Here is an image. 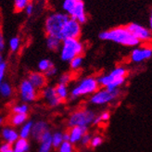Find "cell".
Segmentation results:
<instances>
[{
	"mask_svg": "<svg viewBox=\"0 0 152 152\" xmlns=\"http://www.w3.org/2000/svg\"><path fill=\"white\" fill-rule=\"evenodd\" d=\"M99 39L102 41L112 42L128 48H134L139 45V42L132 35L127 26H119L104 31L99 34Z\"/></svg>",
	"mask_w": 152,
	"mask_h": 152,
	"instance_id": "1",
	"label": "cell"
},
{
	"mask_svg": "<svg viewBox=\"0 0 152 152\" xmlns=\"http://www.w3.org/2000/svg\"><path fill=\"white\" fill-rule=\"evenodd\" d=\"M19 95L20 100L23 103H32L38 97L37 89L32 85L28 79L22 80L19 86Z\"/></svg>",
	"mask_w": 152,
	"mask_h": 152,
	"instance_id": "11",
	"label": "cell"
},
{
	"mask_svg": "<svg viewBox=\"0 0 152 152\" xmlns=\"http://www.w3.org/2000/svg\"><path fill=\"white\" fill-rule=\"evenodd\" d=\"M52 66H54V63H53L49 58H42L37 64L38 71L43 73H45L48 69H50Z\"/></svg>",
	"mask_w": 152,
	"mask_h": 152,
	"instance_id": "26",
	"label": "cell"
},
{
	"mask_svg": "<svg viewBox=\"0 0 152 152\" xmlns=\"http://www.w3.org/2000/svg\"><path fill=\"white\" fill-rule=\"evenodd\" d=\"M49 130V127L47 121H37L36 123H34L32 130H31V135L32 137L39 142L42 138L43 134Z\"/></svg>",
	"mask_w": 152,
	"mask_h": 152,
	"instance_id": "15",
	"label": "cell"
},
{
	"mask_svg": "<svg viewBox=\"0 0 152 152\" xmlns=\"http://www.w3.org/2000/svg\"><path fill=\"white\" fill-rule=\"evenodd\" d=\"M88 127L86 126H73L71 127V130L69 131L70 134V142L72 144H76L81 141L83 134L87 133Z\"/></svg>",
	"mask_w": 152,
	"mask_h": 152,
	"instance_id": "16",
	"label": "cell"
},
{
	"mask_svg": "<svg viewBox=\"0 0 152 152\" xmlns=\"http://www.w3.org/2000/svg\"><path fill=\"white\" fill-rule=\"evenodd\" d=\"M6 71H7V62L3 63L1 66H0V86H1V83L4 81Z\"/></svg>",
	"mask_w": 152,
	"mask_h": 152,
	"instance_id": "38",
	"label": "cell"
},
{
	"mask_svg": "<svg viewBox=\"0 0 152 152\" xmlns=\"http://www.w3.org/2000/svg\"><path fill=\"white\" fill-rule=\"evenodd\" d=\"M62 137H63V141H70V134L69 132H65L62 134Z\"/></svg>",
	"mask_w": 152,
	"mask_h": 152,
	"instance_id": "41",
	"label": "cell"
},
{
	"mask_svg": "<svg viewBox=\"0 0 152 152\" xmlns=\"http://www.w3.org/2000/svg\"><path fill=\"white\" fill-rule=\"evenodd\" d=\"M57 73H58V69L54 65V66H52L50 69H48L44 74L47 76V78H51V77H54L55 75H57Z\"/></svg>",
	"mask_w": 152,
	"mask_h": 152,
	"instance_id": "35",
	"label": "cell"
},
{
	"mask_svg": "<svg viewBox=\"0 0 152 152\" xmlns=\"http://www.w3.org/2000/svg\"><path fill=\"white\" fill-rule=\"evenodd\" d=\"M72 81V74L71 73H63L59 76V79H58V83H63V85H67Z\"/></svg>",
	"mask_w": 152,
	"mask_h": 152,
	"instance_id": "34",
	"label": "cell"
},
{
	"mask_svg": "<svg viewBox=\"0 0 152 152\" xmlns=\"http://www.w3.org/2000/svg\"><path fill=\"white\" fill-rule=\"evenodd\" d=\"M91 138H92V136H91L88 133H86V134H83V136L82 137L80 142H81V144L83 146H88V145H90Z\"/></svg>",
	"mask_w": 152,
	"mask_h": 152,
	"instance_id": "36",
	"label": "cell"
},
{
	"mask_svg": "<svg viewBox=\"0 0 152 152\" xmlns=\"http://www.w3.org/2000/svg\"><path fill=\"white\" fill-rule=\"evenodd\" d=\"M41 96L45 102L47 103L49 107L51 108H56L61 103V99L58 96L56 93V89L53 86H45L41 91Z\"/></svg>",
	"mask_w": 152,
	"mask_h": 152,
	"instance_id": "13",
	"label": "cell"
},
{
	"mask_svg": "<svg viewBox=\"0 0 152 152\" xmlns=\"http://www.w3.org/2000/svg\"><path fill=\"white\" fill-rule=\"evenodd\" d=\"M69 18L70 17L64 12L50 13L45 20V32L47 35L59 38L60 32Z\"/></svg>",
	"mask_w": 152,
	"mask_h": 152,
	"instance_id": "6",
	"label": "cell"
},
{
	"mask_svg": "<svg viewBox=\"0 0 152 152\" xmlns=\"http://www.w3.org/2000/svg\"><path fill=\"white\" fill-rule=\"evenodd\" d=\"M61 43L62 41L56 36L48 35L47 39H45V45L50 51H58L61 47Z\"/></svg>",
	"mask_w": 152,
	"mask_h": 152,
	"instance_id": "19",
	"label": "cell"
},
{
	"mask_svg": "<svg viewBox=\"0 0 152 152\" xmlns=\"http://www.w3.org/2000/svg\"><path fill=\"white\" fill-rule=\"evenodd\" d=\"M128 71L124 66H118L110 72L102 74L97 77L99 86L109 90H116L124 85L126 81Z\"/></svg>",
	"mask_w": 152,
	"mask_h": 152,
	"instance_id": "2",
	"label": "cell"
},
{
	"mask_svg": "<svg viewBox=\"0 0 152 152\" xmlns=\"http://www.w3.org/2000/svg\"><path fill=\"white\" fill-rule=\"evenodd\" d=\"M56 89V93L58 95V96L61 99V101H65L68 97L70 96V92L69 89H68V86L67 85H63V83H58V85L55 86Z\"/></svg>",
	"mask_w": 152,
	"mask_h": 152,
	"instance_id": "22",
	"label": "cell"
},
{
	"mask_svg": "<svg viewBox=\"0 0 152 152\" xmlns=\"http://www.w3.org/2000/svg\"><path fill=\"white\" fill-rule=\"evenodd\" d=\"M14 152H28L30 149V144L26 138H18L13 145Z\"/></svg>",
	"mask_w": 152,
	"mask_h": 152,
	"instance_id": "20",
	"label": "cell"
},
{
	"mask_svg": "<svg viewBox=\"0 0 152 152\" xmlns=\"http://www.w3.org/2000/svg\"><path fill=\"white\" fill-rule=\"evenodd\" d=\"M28 120V114H17L13 113L10 119V124L12 126H20L26 123Z\"/></svg>",
	"mask_w": 152,
	"mask_h": 152,
	"instance_id": "21",
	"label": "cell"
},
{
	"mask_svg": "<svg viewBox=\"0 0 152 152\" xmlns=\"http://www.w3.org/2000/svg\"><path fill=\"white\" fill-rule=\"evenodd\" d=\"M110 119V113L109 111H104L101 114H99L98 116H96L93 121V124L96 125L101 123H106V121H108Z\"/></svg>",
	"mask_w": 152,
	"mask_h": 152,
	"instance_id": "30",
	"label": "cell"
},
{
	"mask_svg": "<svg viewBox=\"0 0 152 152\" xmlns=\"http://www.w3.org/2000/svg\"><path fill=\"white\" fill-rule=\"evenodd\" d=\"M62 10L70 18L77 20L81 24L86 23L87 14L83 0H63Z\"/></svg>",
	"mask_w": 152,
	"mask_h": 152,
	"instance_id": "5",
	"label": "cell"
},
{
	"mask_svg": "<svg viewBox=\"0 0 152 152\" xmlns=\"http://www.w3.org/2000/svg\"><path fill=\"white\" fill-rule=\"evenodd\" d=\"M2 137L5 140V142L14 144L15 142H16V140L20 137V136H19V134L17 133V131H15L13 128L7 126V127L3 128Z\"/></svg>",
	"mask_w": 152,
	"mask_h": 152,
	"instance_id": "18",
	"label": "cell"
},
{
	"mask_svg": "<svg viewBox=\"0 0 152 152\" xmlns=\"http://www.w3.org/2000/svg\"><path fill=\"white\" fill-rule=\"evenodd\" d=\"M99 89V83L97 82V78L93 76H87L81 79L71 90V98L75 99L81 96H91Z\"/></svg>",
	"mask_w": 152,
	"mask_h": 152,
	"instance_id": "4",
	"label": "cell"
},
{
	"mask_svg": "<svg viewBox=\"0 0 152 152\" xmlns=\"http://www.w3.org/2000/svg\"><path fill=\"white\" fill-rule=\"evenodd\" d=\"M82 34V24L77 20L69 18L60 32L59 39L65 40L70 38H79Z\"/></svg>",
	"mask_w": 152,
	"mask_h": 152,
	"instance_id": "10",
	"label": "cell"
},
{
	"mask_svg": "<svg viewBox=\"0 0 152 152\" xmlns=\"http://www.w3.org/2000/svg\"><path fill=\"white\" fill-rule=\"evenodd\" d=\"M40 142V148L38 152H50L52 148V134L48 130V132H45Z\"/></svg>",
	"mask_w": 152,
	"mask_h": 152,
	"instance_id": "17",
	"label": "cell"
},
{
	"mask_svg": "<svg viewBox=\"0 0 152 152\" xmlns=\"http://www.w3.org/2000/svg\"><path fill=\"white\" fill-rule=\"evenodd\" d=\"M21 47V40L19 36H12L10 39V42H9V48H10V50L13 53H16L20 50Z\"/></svg>",
	"mask_w": 152,
	"mask_h": 152,
	"instance_id": "25",
	"label": "cell"
},
{
	"mask_svg": "<svg viewBox=\"0 0 152 152\" xmlns=\"http://www.w3.org/2000/svg\"><path fill=\"white\" fill-rule=\"evenodd\" d=\"M33 124H34V121H29L22 125L20 131V134H19V136L20 138H26L27 139L29 137L30 134H31V130H32Z\"/></svg>",
	"mask_w": 152,
	"mask_h": 152,
	"instance_id": "24",
	"label": "cell"
},
{
	"mask_svg": "<svg viewBox=\"0 0 152 152\" xmlns=\"http://www.w3.org/2000/svg\"><path fill=\"white\" fill-rule=\"evenodd\" d=\"M63 142V137H62V133L60 132H55L52 134V147L55 148H58V147L61 145Z\"/></svg>",
	"mask_w": 152,
	"mask_h": 152,
	"instance_id": "29",
	"label": "cell"
},
{
	"mask_svg": "<svg viewBox=\"0 0 152 152\" xmlns=\"http://www.w3.org/2000/svg\"><path fill=\"white\" fill-rule=\"evenodd\" d=\"M7 152H14V151H13V148H11V149H10V150H7Z\"/></svg>",
	"mask_w": 152,
	"mask_h": 152,
	"instance_id": "45",
	"label": "cell"
},
{
	"mask_svg": "<svg viewBox=\"0 0 152 152\" xmlns=\"http://www.w3.org/2000/svg\"><path fill=\"white\" fill-rule=\"evenodd\" d=\"M152 58V48L149 45L134 48L130 54V61L135 64L145 62Z\"/></svg>",
	"mask_w": 152,
	"mask_h": 152,
	"instance_id": "12",
	"label": "cell"
},
{
	"mask_svg": "<svg viewBox=\"0 0 152 152\" xmlns=\"http://www.w3.org/2000/svg\"><path fill=\"white\" fill-rule=\"evenodd\" d=\"M121 95V90H109L107 88L102 87L101 89H98L96 92L90 96V103L96 106H102L113 102L116 100Z\"/></svg>",
	"mask_w": 152,
	"mask_h": 152,
	"instance_id": "8",
	"label": "cell"
},
{
	"mask_svg": "<svg viewBox=\"0 0 152 152\" xmlns=\"http://www.w3.org/2000/svg\"><path fill=\"white\" fill-rule=\"evenodd\" d=\"M12 94H13V88L9 82L3 81L1 86H0V95H1V96L4 98H9L12 96Z\"/></svg>",
	"mask_w": 152,
	"mask_h": 152,
	"instance_id": "23",
	"label": "cell"
},
{
	"mask_svg": "<svg viewBox=\"0 0 152 152\" xmlns=\"http://www.w3.org/2000/svg\"><path fill=\"white\" fill-rule=\"evenodd\" d=\"M58 152H73V146L70 141H63L58 147Z\"/></svg>",
	"mask_w": 152,
	"mask_h": 152,
	"instance_id": "32",
	"label": "cell"
},
{
	"mask_svg": "<svg viewBox=\"0 0 152 152\" xmlns=\"http://www.w3.org/2000/svg\"><path fill=\"white\" fill-rule=\"evenodd\" d=\"M96 118V113L88 109H82L74 111L69 118L68 125L70 127L73 126H86L93 124Z\"/></svg>",
	"mask_w": 152,
	"mask_h": 152,
	"instance_id": "7",
	"label": "cell"
},
{
	"mask_svg": "<svg viewBox=\"0 0 152 152\" xmlns=\"http://www.w3.org/2000/svg\"><path fill=\"white\" fill-rule=\"evenodd\" d=\"M30 2L31 0H14V9L17 12H21Z\"/></svg>",
	"mask_w": 152,
	"mask_h": 152,
	"instance_id": "31",
	"label": "cell"
},
{
	"mask_svg": "<svg viewBox=\"0 0 152 152\" xmlns=\"http://www.w3.org/2000/svg\"><path fill=\"white\" fill-rule=\"evenodd\" d=\"M148 23H149V29L151 30V32H152V11L150 13V16H149V20H148Z\"/></svg>",
	"mask_w": 152,
	"mask_h": 152,
	"instance_id": "43",
	"label": "cell"
},
{
	"mask_svg": "<svg viewBox=\"0 0 152 152\" xmlns=\"http://www.w3.org/2000/svg\"><path fill=\"white\" fill-rule=\"evenodd\" d=\"M27 79L37 90H42L44 87L47 86V83H48L47 76L39 71L30 72Z\"/></svg>",
	"mask_w": 152,
	"mask_h": 152,
	"instance_id": "14",
	"label": "cell"
},
{
	"mask_svg": "<svg viewBox=\"0 0 152 152\" xmlns=\"http://www.w3.org/2000/svg\"><path fill=\"white\" fill-rule=\"evenodd\" d=\"M23 11L25 12L26 15H28V16H32V15L34 14V5L32 2H30L25 7V9H24Z\"/></svg>",
	"mask_w": 152,
	"mask_h": 152,
	"instance_id": "37",
	"label": "cell"
},
{
	"mask_svg": "<svg viewBox=\"0 0 152 152\" xmlns=\"http://www.w3.org/2000/svg\"><path fill=\"white\" fill-rule=\"evenodd\" d=\"M127 28L139 44H148L152 42V32L148 27L143 26L136 22H132L127 25Z\"/></svg>",
	"mask_w": 152,
	"mask_h": 152,
	"instance_id": "9",
	"label": "cell"
},
{
	"mask_svg": "<svg viewBox=\"0 0 152 152\" xmlns=\"http://www.w3.org/2000/svg\"><path fill=\"white\" fill-rule=\"evenodd\" d=\"M2 123H3V119H2V118H0V125L2 124Z\"/></svg>",
	"mask_w": 152,
	"mask_h": 152,
	"instance_id": "44",
	"label": "cell"
},
{
	"mask_svg": "<svg viewBox=\"0 0 152 152\" xmlns=\"http://www.w3.org/2000/svg\"><path fill=\"white\" fill-rule=\"evenodd\" d=\"M12 148V144L5 142L0 146V152H7V150H10Z\"/></svg>",
	"mask_w": 152,
	"mask_h": 152,
	"instance_id": "39",
	"label": "cell"
},
{
	"mask_svg": "<svg viewBox=\"0 0 152 152\" xmlns=\"http://www.w3.org/2000/svg\"><path fill=\"white\" fill-rule=\"evenodd\" d=\"M103 143V138L99 135H96L94 137L91 138V142H90V146L92 148H98L101 144Z\"/></svg>",
	"mask_w": 152,
	"mask_h": 152,
	"instance_id": "33",
	"label": "cell"
},
{
	"mask_svg": "<svg viewBox=\"0 0 152 152\" xmlns=\"http://www.w3.org/2000/svg\"><path fill=\"white\" fill-rule=\"evenodd\" d=\"M85 51V45L79 38H70L62 40L59 48L60 59L64 62H70L72 58L82 56Z\"/></svg>",
	"mask_w": 152,
	"mask_h": 152,
	"instance_id": "3",
	"label": "cell"
},
{
	"mask_svg": "<svg viewBox=\"0 0 152 152\" xmlns=\"http://www.w3.org/2000/svg\"><path fill=\"white\" fill-rule=\"evenodd\" d=\"M6 48V41H5V37L2 34V32L0 31V52H3Z\"/></svg>",
	"mask_w": 152,
	"mask_h": 152,
	"instance_id": "40",
	"label": "cell"
},
{
	"mask_svg": "<svg viewBox=\"0 0 152 152\" xmlns=\"http://www.w3.org/2000/svg\"><path fill=\"white\" fill-rule=\"evenodd\" d=\"M70 63V67L72 71H78L79 69H81V67L83 66V58L82 56H78V57H75L74 58H72Z\"/></svg>",
	"mask_w": 152,
	"mask_h": 152,
	"instance_id": "28",
	"label": "cell"
},
{
	"mask_svg": "<svg viewBox=\"0 0 152 152\" xmlns=\"http://www.w3.org/2000/svg\"><path fill=\"white\" fill-rule=\"evenodd\" d=\"M12 112L17 113V114H28L29 106L27 103H23V102H22L21 104H17V105L13 106Z\"/></svg>",
	"mask_w": 152,
	"mask_h": 152,
	"instance_id": "27",
	"label": "cell"
},
{
	"mask_svg": "<svg viewBox=\"0 0 152 152\" xmlns=\"http://www.w3.org/2000/svg\"><path fill=\"white\" fill-rule=\"evenodd\" d=\"M5 58H4V56L2 54V52H0V66H1L3 63H5Z\"/></svg>",
	"mask_w": 152,
	"mask_h": 152,
	"instance_id": "42",
	"label": "cell"
}]
</instances>
